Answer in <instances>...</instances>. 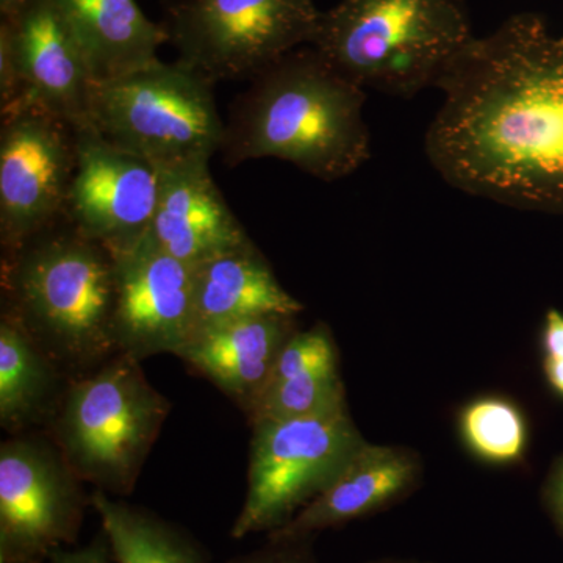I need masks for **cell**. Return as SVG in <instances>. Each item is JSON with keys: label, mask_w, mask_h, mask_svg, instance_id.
Segmentation results:
<instances>
[{"label": "cell", "mask_w": 563, "mask_h": 563, "mask_svg": "<svg viewBox=\"0 0 563 563\" xmlns=\"http://www.w3.org/2000/svg\"><path fill=\"white\" fill-rule=\"evenodd\" d=\"M435 88L426 132L432 168L466 195L563 213V35L518 13L474 36Z\"/></svg>", "instance_id": "obj_1"}, {"label": "cell", "mask_w": 563, "mask_h": 563, "mask_svg": "<svg viewBox=\"0 0 563 563\" xmlns=\"http://www.w3.org/2000/svg\"><path fill=\"white\" fill-rule=\"evenodd\" d=\"M366 92L312 46L285 55L251 80L225 120L229 166L277 158L324 181L351 176L372 157Z\"/></svg>", "instance_id": "obj_2"}, {"label": "cell", "mask_w": 563, "mask_h": 563, "mask_svg": "<svg viewBox=\"0 0 563 563\" xmlns=\"http://www.w3.org/2000/svg\"><path fill=\"white\" fill-rule=\"evenodd\" d=\"M2 313L10 314L70 379L120 354L113 254L68 217L2 252Z\"/></svg>", "instance_id": "obj_3"}, {"label": "cell", "mask_w": 563, "mask_h": 563, "mask_svg": "<svg viewBox=\"0 0 563 563\" xmlns=\"http://www.w3.org/2000/svg\"><path fill=\"white\" fill-rule=\"evenodd\" d=\"M473 38L465 0H340L310 46L363 90L412 99Z\"/></svg>", "instance_id": "obj_4"}, {"label": "cell", "mask_w": 563, "mask_h": 563, "mask_svg": "<svg viewBox=\"0 0 563 563\" xmlns=\"http://www.w3.org/2000/svg\"><path fill=\"white\" fill-rule=\"evenodd\" d=\"M169 413L172 401L150 383L141 362L120 352L69 380L44 432L92 490L125 498Z\"/></svg>", "instance_id": "obj_5"}, {"label": "cell", "mask_w": 563, "mask_h": 563, "mask_svg": "<svg viewBox=\"0 0 563 563\" xmlns=\"http://www.w3.org/2000/svg\"><path fill=\"white\" fill-rule=\"evenodd\" d=\"M213 85L184 62L158 58L124 76L96 81L87 125L158 172L209 163L221 151L225 131Z\"/></svg>", "instance_id": "obj_6"}, {"label": "cell", "mask_w": 563, "mask_h": 563, "mask_svg": "<svg viewBox=\"0 0 563 563\" xmlns=\"http://www.w3.org/2000/svg\"><path fill=\"white\" fill-rule=\"evenodd\" d=\"M247 488L231 537L277 531L328 490L366 443L350 410L251 426Z\"/></svg>", "instance_id": "obj_7"}, {"label": "cell", "mask_w": 563, "mask_h": 563, "mask_svg": "<svg viewBox=\"0 0 563 563\" xmlns=\"http://www.w3.org/2000/svg\"><path fill=\"white\" fill-rule=\"evenodd\" d=\"M321 13L314 0H169L161 24L177 60L214 84L251 81L310 46Z\"/></svg>", "instance_id": "obj_8"}, {"label": "cell", "mask_w": 563, "mask_h": 563, "mask_svg": "<svg viewBox=\"0 0 563 563\" xmlns=\"http://www.w3.org/2000/svg\"><path fill=\"white\" fill-rule=\"evenodd\" d=\"M44 431L0 444V563H43L76 544L91 493Z\"/></svg>", "instance_id": "obj_9"}, {"label": "cell", "mask_w": 563, "mask_h": 563, "mask_svg": "<svg viewBox=\"0 0 563 563\" xmlns=\"http://www.w3.org/2000/svg\"><path fill=\"white\" fill-rule=\"evenodd\" d=\"M77 128L38 103L0 111V247L16 250L66 214Z\"/></svg>", "instance_id": "obj_10"}, {"label": "cell", "mask_w": 563, "mask_h": 563, "mask_svg": "<svg viewBox=\"0 0 563 563\" xmlns=\"http://www.w3.org/2000/svg\"><path fill=\"white\" fill-rule=\"evenodd\" d=\"M161 196V172L139 155L77 128V165L66 217L111 254L133 250L150 235Z\"/></svg>", "instance_id": "obj_11"}, {"label": "cell", "mask_w": 563, "mask_h": 563, "mask_svg": "<svg viewBox=\"0 0 563 563\" xmlns=\"http://www.w3.org/2000/svg\"><path fill=\"white\" fill-rule=\"evenodd\" d=\"M114 261L120 352L140 362L176 354L195 332V268L163 252L150 235Z\"/></svg>", "instance_id": "obj_12"}, {"label": "cell", "mask_w": 563, "mask_h": 563, "mask_svg": "<svg viewBox=\"0 0 563 563\" xmlns=\"http://www.w3.org/2000/svg\"><path fill=\"white\" fill-rule=\"evenodd\" d=\"M14 54L25 85V99L38 103L74 128L88 124L91 91L90 68L55 0H35L10 20Z\"/></svg>", "instance_id": "obj_13"}, {"label": "cell", "mask_w": 563, "mask_h": 563, "mask_svg": "<svg viewBox=\"0 0 563 563\" xmlns=\"http://www.w3.org/2000/svg\"><path fill=\"white\" fill-rule=\"evenodd\" d=\"M150 239L192 268L251 240L214 184L209 163L161 172Z\"/></svg>", "instance_id": "obj_14"}, {"label": "cell", "mask_w": 563, "mask_h": 563, "mask_svg": "<svg viewBox=\"0 0 563 563\" xmlns=\"http://www.w3.org/2000/svg\"><path fill=\"white\" fill-rule=\"evenodd\" d=\"M298 331V321L290 314L250 318L203 329L174 355L247 415L285 344Z\"/></svg>", "instance_id": "obj_15"}, {"label": "cell", "mask_w": 563, "mask_h": 563, "mask_svg": "<svg viewBox=\"0 0 563 563\" xmlns=\"http://www.w3.org/2000/svg\"><path fill=\"white\" fill-rule=\"evenodd\" d=\"M420 462L409 450L366 442L335 483L268 537L306 539L379 512L412 490Z\"/></svg>", "instance_id": "obj_16"}, {"label": "cell", "mask_w": 563, "mask_h": 563, "mask_svg": "<svg viewBox=\"0 0 563 563\" xmlns=\"http://www.w3.org/2000/svg\"><path fill=\"white\" fill-rule=\"evenodd\" d=\"M302 310V303L282 287L272 265L252 240L195 268L192 335L203 329L250 318L298 317Z\"/></svg>", "instance_id": "obj_17"}, {"label": "cell", "mask_w": 563, "mask_h": 563, "mask_svg": "<svg viewBox=\"0 0 563 563\" xmlns=\"http://www.w3.org/2000/svg\"><path fill=\"white\" fill-rule=\"evenodd\" d=\"M79 43L92 79L124 76L158 60L165 29L136 0H55Z\"/></svg>", "instance_id": "obj_18"}, {"label": "cell", "mask_w": 563, "mask_h": 563, "mask_svg": "<svg viewBox=\"0 0 563 563\" xmlns=\"http://www.w3.org/2000/svg\"><path fill=\"white\" fill-rule=\"evenodd\" d=\"M70 377L10 314L0 312V428L46 431Z\"/></svg>", "instance_id": "obj_19"}, {"label": "cell", "mask_w": 563, "mask_h": 563, "mask_svg": "<svg viewBox=\"0 0 563 563\" xmlns=\"http://www.w3.org/2000/svg\"><path fill=\"white\" fill-rule=\"evenodd\" d=\"M91 509L101 520L114 563H213L190 531L150 509L101 490L91 492Z\"/></svg>", "instance_id": "obj_20"}, {"label": "cell", "mask_w": 563, "mask_h": 563, "mask_svg": "<svg viewBox=\"0 0 563 563\" xmlns=\"http://www.w3.org/2000/svg\"><path fill=\"white\" fill-rule=\"evenodd\" d=\"M346 406L339 368L306 369L269 377L246 418L250 426H254L263 421L312 417Z\"/></svg>", "instance_id": "obj_21"}, {"label": "cell", "mask_w": 563, "mask_h": 563, "mask_svg": "<svg viewBox=\"0 0 563 563\" xmlns=\"http://www.w3.org/2000/svg\"><path fill=\"white\" fill-rule=\"evenodd\" d=\"M463 443L481 461L515 465L528 450V421L520 407L499 396H484L463 407L459 417Z\"/></svg>", "instance_id": "obj_22"}, {"label": "cell", "mask_w": 563, "mask_h": 563, "mask_svg": "<svg viewBox=\"0 0 563 563\" xmlns=\"http://www.w3.org/2000/svg\"><path fill=\"white\" fill-rule=\"evenodd\" d=\"M314 537L280 539L268 537L266 543L221 563H320L313 551ZM214 563V562H213Z\"/></svg>", "instance_id": "obj_23"}, {"label": "cell", "mask_w": 563, "mask_h": 563, "mask_svg": "<svg viewBox=\"0 0 563 563\" xmlns=\"http://www.w3.org/2000/svg\"><path fill=\"white\" fill-rule=\"evenodd\" d=\"M52 563H114L113 554L103 532H99L90 543L79 548H65L51 558Z\"/></svg>", "instance_id": "obj_24"}, {"label": "cell", "mask_w": 563, "mask_h": 563, "mask_svg": "<svg viewBox=\"0 0 563 563\" xmlns=\"http://www.w3.org/2000/svg\"><path fill=\"white\" fill-rule=\"evenodd\" d=\"M543 499L553 515L555 525L563 533V455L554 462L543 487Z\"/></svg>", "instance_id": "obj_25"}, {"label": "cell", "mask_w": 563, "mask_h": 563, "mask_svg": "<svg viewBox=\"0 0 563 563\" xmlns=\"http://www.w3.org/2000/svg\"><path fill=\"white\" fill-rule=\"evenodd\" d=\"M543 358H563V312L550 309L544 314L542 336Z\"/></svg>", "instance_id": "obj_26"}, {"label": "cell", "mask_w": 563, "mask_h": 563, "mask_svg": "<svg viewBox=\"0 0 563 563\" xmlns=\"http://www.w3.org/2000/svg\"><path fill=\"white\" fill-rule=\"evenodd\" d=\"M543 373L551 390L563 399V358H543Z\"/></svg>", "instance_id": "obj_27"}, {"label": "cell", "mask_w": 563, "mask_h": 563, "mask_svg": "<svg viewBox=\"0 0 563 563\" xmlns=\"http://www.w3.org/2000/svg\"><path fill=\"white\" fill-rule=\"evenodd\" d=\"M35 0H0V16L2 20L18 16L22 10L27 9Z\"/></svg>", "instance_id": "obj_28"}, {"label": "cell", "mask_w": 563, "mask_h": 563, "mask_svg": "<svg viewBox=\"0 0 563 563\" xmlns=\"http://www.w3.org/2000/svg\"><path fill=\"white\" fill-rule=\"evenodd\" d=\"M369 563H424V562H415V561H396V559H385V561H376Z\"/></svg>", "instance_id": "obj_29"}]
</instances>
